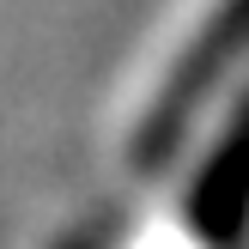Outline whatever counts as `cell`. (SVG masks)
<instances>
[{"label":"cell","instance_id":"1","mask_svg":"<svg viewBox=\"0 0 249 249\" xmlns=\"http://www.w3.org/2000/svg\"><path fill=\"white\" fill-rule=\"evenodd\" d=\"M249 55V0H219L213 18L195 31V43L177 55V67H170V79L158 85L152 109H146L140 134H134V170H164L170 158H177L182 134H189V122L201 116V104L213 97V85L225 79L231 67Z\"/></svg>","mask_w":249,"mask_h":249},{"label":"cell","instance_id":"2","mask_svg":"<svg viewBox=\"0 0 249 249\" xmlns=\"http://www.w3.org/2000/svg\"><path fill=\"white\" fill-rule=\"evenodd\" d=\"M249 225V91L231 109L225 134H219L213 158L201 164V177L189 182V231L213 249H231Z\"/></svg>","mask_w":249,"mask_h":249}]
</instances>
